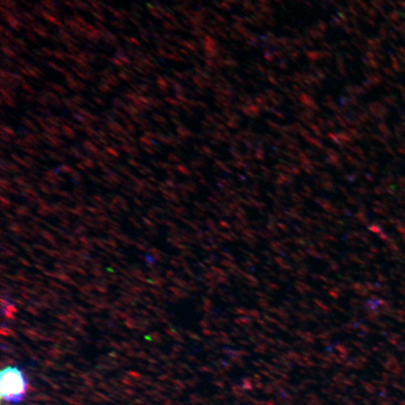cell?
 I'll return each mask as SVG.
<instances>
[{
  "mask_svg": "<svg viewBox=\"0 0 405 405\" xmlns=\"http://www.w3.org/2000/svg\"><path fill=\"white\" fill-rule=\"evenodd\" d=\"M28 389V378L21 368L9 366L1 371L0 392L3 400L12 404H19L26 398Z\"/></svg>",
  "mask_w": 405,
  "mask_h": 405,
  "instance_id": "cell-1",
  "label": "cell"
}]
</instances>
